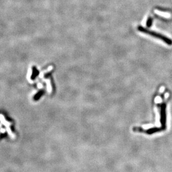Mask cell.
Listing matches in <instances>:
<instances>
[{
  "instance_id": "obj_5",
  "label": "cell",
  "mask_w": 172,
  "mask_h": 172,
  "mask_svg": "<svg viewBox=\"0 0 172 172\" xmlns=\"http://www.w3.org/2000/svg\"><path fill=\"white\" fill-rule=\"evenodd\" d=\"M152 23H153V20L151 17H149L148 19L147 22H146V25L148 27H150L152 25Z\"/></svg>"
},
{
  "instance_id": "obj_2",
  "label": "cell",
  "mask_w": 172,
  "mask_h": 172,
  "mask_svg": "<svg viewBox=\"0 0 172 172\" xmlns=\"http://www.w3.org/2000/svg\"><path fill=\"white\" fill-rule=\"evenodd\" d=\"M161 124L162 126H164V128H166V105L163 104L161 106Z\"/></svg>"
},
{
  "instance_id": "obj_4",
  "label": "cell",
  "mask_w": 172,
  "mask_h": 172,
  "mask_svg": "<svg viewBox=\"0 0 172 172\" xmlns=\"http://www.w3.org/2000/svg\"><path fill=\"white\" fill-rule=\"evenodd\" d=\"M43 94V91H41V92H40L39 93H37L36 95L34 96V100H38L39 99V97L41 96V95Z\"/></svg>"
},
{
  "instance_id": "obj_1",
  "label": "cell",
  "mask_w": 172,
  "mask_h": 172,
  "mask_svg": "<svg viewBox=\"0 0 172 172\" xmlns=\"http://www.w3.org/2000/svg\"><path fill=\"white\" fill-rule=\"evenodd\" d=\"M137 29H138V30H139V31H140L141 32L146 33V34L151 35V36H152L153 37H155V38L159 39L161 40H163V41H164L165 42L167 43L168 45H172V41H171V40H170L169 39L166 38V36H163V35H161V34H160V33H157L155 32L150 31V30H148L146 29H145L144 28H143V27L140 26L138 27Z\"/></svg>"
},
{
  "instance_id": "obj_3",
  "label": "cell",
  "mask_w": 172,
  "mask_h": 172,
  "mask_svg": "<svg viewBox=\"0 0 172 172\" xmlns=\"http://www.w3.org/2000/svg\"><path fill=\"white\" fill-rule=\"evenodd\" d=\"M32 69V73L31 79V80H35L36 79V77L38 76L39 73L38 70H37L36 67L35 66H33Z\"/></svg>"
}]
</instances>
